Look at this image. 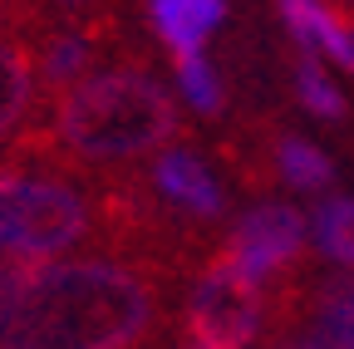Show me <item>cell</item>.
I'll return each mask as SVG.
<instances>
[{
  "label": "cell",
  "instance_id": "1",
  "mask_svg": "<svg viewBox=\"0 0 354 349\" xmlns=\"http://www.w3.org/2000/svg\"><path fill=\"white\" fill-rule=\"evenodd\" d=\"M162 320L158 281L133 261L35 266L0 300V349H143Z\"/></svg>",
  "mask_w": 354,
  "mask_h": 349
},
{
  "label": "cell",
  "instance_id": "2",
  "mask_svg": "<svg viewBox=\"0 0 354 349\" xmlns=\"http://www.w3.org/2000/svg\"><path fill=\"white\" fill-rule=\"evenodd\" d=\"M183 118L162 84L143 64L99 69L69 94L55 99L50 118V148L69 162H133L158 153Z\"/></svg>",
  "mask_w": 354,
  "mask_h": 349
},
{
  "label": "cell",
  "instance_id": "3",
  "mask_svg": "<svg viewBox=\"0 0 354 349\" xmlns=\"http://www.w3.org/2000/svg\"><path fill=\"white\" fill-rule=\"evenodd\" d=\"M261 325H266L261 285L246 271H236L227 256H216L187 300V344L192 349H251Z\"/></svg>",
  "mask_w": 354,
  "mask_h": 349
},
{
  "label": "cell",
  "instance_id": "4",
  "mask_svg": "<svg viewBox=\"0 0 354 349\" xmlns=\"http://www.w3.org/2000/svg\"><path fill=\"white\" fill-rule=\"evenodd\" d=\"M84 236H88V202L69 182H50V178L20 182L15 222H10V241H6L10 256H25V261L59 256Z\"/></svg>",
  "mask_w": 354,
  "mask_h": 349
},
{
  "label": "cell",
  "instance_id": "5",
  "mask_svg": "<svg viewBox=\"0 0 354 349\" xmlns=\"http://www.w3.org/2000/svg\"><path fill=\"white\" fill-rule=\"evenodd\" d=\"M300 246H305L300 211L295 207H281V202H266V207H251L241 222L232 227L227 261H232L236 271H246L251 281H266V276L295 266Z\"/></svg>",
  "mask_w": 354,
  "mask_h": 349
},
{
  "label": "cell",
  "instance_id": "6",
  "mask_svg": "<svg viewBox=\"0 0 354 349\" xmlns=\"http://www.w3.org/2000/svg\"><path fill=\"white\" fill-rule=\"evenodd\" d=\"M109 50V20H94V25H64L50 35V45L39 55V74H44V89L55 99L69 94L74 84H84V74H99V55Z\"/></svg>",
  "mask_w": 354,
  "mask_h": 349
},
{
  "label": "cell",
  "instance_id": "7",
  "mask_svg": "<svg viewBox=\"0 0 354 349\" xmlns=\"http://www.w3.org/2000/svg\"><path fill=\"white\" fill-rule=\"evenodd\" d=\"M153 187L172 207H183L192 216H221V207H227V197H221V187L212 178V167L192 148H167L153 162Z\"/></svg>",
  "mask_w": 354,
  "mask_h": 349
},
{
  "label": "cell",
  "instance_id": "8",
  "mask_svg": "<svg viewBox=\"0 0 354 349\" xmlns=\"http://www.w3.org/2000/svg\"><path fill=\"white\" fill-rule=\"evenodd\" d=\"M148 20L172 59L202 55V45L227 25V0H148Z\"/></svg>",
  "mask_w": 354,
  "mask_h": 349
},
{
  "label": "cell",
  "instance_id": "9",
  "mask_svg": "<svg viewBox=\"0 0 354 349\" xmlns=\"http://www.w3.org/2000/svg\"><path fill=\"white\" fill-rule=\"evenodd\" d=\"M276 10L286 20V30L305 45V55H335L344 69H354V20L325 0H276Z\"/></svg>",
  "mask_w": 354,
  "mask_h": 349
},
{
  "label": "cell",
  "instance_id": "10",
  "mask_svg": "<svg viewBox=\"0 0 354 349\" xmlns=\"http://www.w3.org/2000/svg\"><path fill=\"white\" fill-rule=\"evenodd\" d=\"M35 99V59L25 45H0V138L25 123Z\"/></svg>",
  "mask_w": 354,
  "mask_h": 349
},
{
  "label": "cell",
  "instance_id": "11",
  "mask_svg": "<svg viewBox=\"0 0 354 349\" xmlns=\"http://www.w3.org/2000/svg\"><path fill=\"white\" fill-rule=\"evenodd\" d=\"M271 153H276V172H281L295 192H325V187L335 182V162H330L315 143H305V138H295V133H286Z\"/></svg>",
  "mask_w": 354,
  "mask_h": 349
},
{
  "label": "cell",
  "instance_id": "12",
  "mask_svg": "<svg viewBox=\"0 0 354 349\" xmlns=\"http://www.w3.org/2000/svg\"><path fill=\"white\" fill-rule=\"evenodd\" d=\"M315 349H354V281L339 276L320 295V320H315Z\"/></svg>",
  "mask_w": 354,
  "mask_h": 349
},
{
  "label": "cell",
  "instance_id": "13",
  "mask_svg": "<svg viewBox=\"0 0 354 349\" xmlns=\"http://www.w3.org/2000/svg\"><path fill=\"white\" fill-rule=\"evenodd\" d=\"M310 232H315V241H320V251H325L330 261L354 266V197H325V202L315 207Z\"/></svg>",
  "mask_w": 354,
  "mask_h": 349
},
{
  "label": "cell",
  "instance_id": "14",
  "mask_svg": "<svg viewBox=\"0 0 354 349\" xmlns=\"http://www.w3.org/2000/svg\"><path fill=\"white\" fill-rule=\"evenodd\" d=\"M295 94H300V104L315 113V118L344 123V113H349L344 94L335 89V79L320 69V59H315V55H300V59H295Z\"/></svg>",
  "mask_w": 354,
  "mask_h": 349
},
{
  "label": "cell",
  "instance_id": "15",
  "mask_svg": "<svg viewBox=\"0 0 354 349\" xmlns=\"http://www.w3.org/2000/svg\"><path fill=\"white\" fill-rule=\"evenodd\" d=\"M177 84L197 113H221V79L207 64V55H183L177 59Z\"/></svg>",
  "mask_w": 354,
  "mask_h": 349
},
{
  "label": "cell",
  "instance_id": "16",
  "mask_svg": "<svg viewBox=\"0 0 354 349\" xmlns=\"http://www.w3.org/2000/svg\"><path fill=\"white\" fill-rule=\"evenodd\" d=\"M20 172H0V251L10 241V222H15V202H20Z\"/></svg>",
  "mask_w": 354,
  "mask_h": 349
},
{
  "label": "cell",
  "instance_id": "17",
  "mask_svg": "<svg viewBox=\"0 0 354 349\" xmlns=\"http://www.w3.org/2000/svg\"><path fill=\"white\" fill-rule=\"evenodd\" d=\"M39 6H50V10H64V15H88L99 6V0H39Z\"/></svg>",
  "mask_w": 354,
  "mask_h": 349
},
{
  "label": "cell",
  "instance_id": "18",
  "mask_svg": "<svg viewBox=\"0 0 354 349\" xmlns=\"http://www.w3.org/2000/svg\"><path fill=\"white\" fill-rule=\"evenodd\" d=\"M295 349H315V344H295Z\"/></svg>",
  "mask_w": 354,
  "mask_h": 349
},
{
  "label": "cell",
  "instance_id": "19",
  "mask_svg": "<svg viewBox=\"0 0 354 349\" xmlns=\"http://www.w3.org/2000/svg\"><path fill=\"white\" fill-rule=\"evenodd\" d=\"M183 349H192V344H183Z\"/></svg>",
  "mask_w": 354,
  "mask_h": 349
}]
</instances>
